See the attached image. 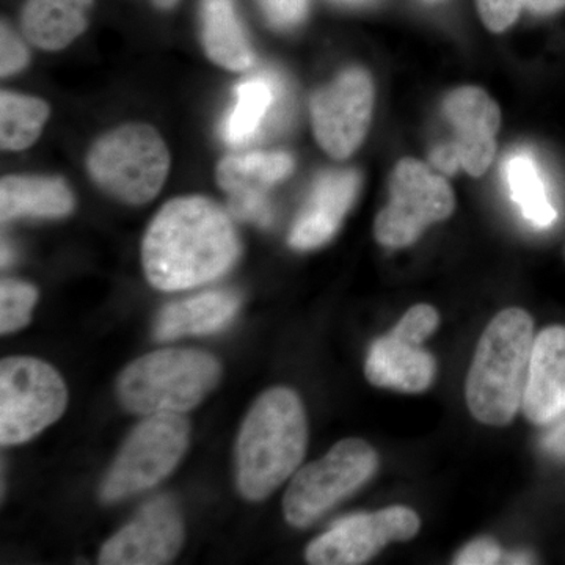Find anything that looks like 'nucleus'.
Masks as SVG:
<instances>
[{"mask_svg": "<svg viewBox=\"0 0 565 565\" xmlns=\"http://www.w3.org/2000/svg\"><path fill=\"white\" fill-rule=\"evenodd\" d=\"M241 256L228 212L204 196H180L152 218L143 244L145 275L161 291H182L217 280Z\"/></svg>", "mask_w": 565, "mask_h": 565, "instance_id": "1", "label": "nucleus"}, {"mask_svg": "<svg viewBox=\"0 0 565 565\" xmlns=\"http://www.w3.org/2000/svg\"><path fill=\"white\" fill-rule=\"evenodd\" d=\"M302 401L292 390H269L245 416L236 441V482L245 500L262 501L291 478L307 451Z\"/></svg>", "mask_w": 565, "mask_h": 565, "instance_id": "2", "label": "nucleus"}, {"mask_svg": "<svg viewBox=\"0 0 565 565\" xmlns=\"http://www.w3.org/2000/svg\"><path fill=\"white\" fill-rule=\"evenodd\" d=\"M534 340L533 318L522 308H508L489 323L467 379L468 408L478 422L505 426L522 408Z\"/></svg>", "mask_w": 565, "mask_h": 565, "instance_id": "3", "label": "nucleus"}, {"mask_svg": "<svg viewBox=\"0 0 565 565\" xmlns=\"http://www.w3.org/2000/svg\"><path fill=\"white\" fill-rule=\"evenodd\" d=\"M222 367L210 353L162 349L140 356L118 377L121 404L137 415H182L218 385Z\"/></svg>", "mask_w": 565, "mask_h": 565, "instance_id": "4", "label": "nucleus"}, {"mask_svg": "<svg viewBox=\"0 0 565 565\" xmlns=\"http://www.w3.org/2000/svg\"><path fill=\"white\" fill-rule=\"evenodd\" d=\"M93 181L128 204L151 202L170 169L166 141L141 122L120 126L95 141L87 158Z\"/></svg>", "mask_w": 565, "mask_h": 565, "instance_id": "5", "label": "nucleus"}, {"mask_svg": "<svg viewBox=\"0 0 565 565\" xmlns=\"http://www.w3.org/2000/svg\"><path fill=\"white\" fill-rule=\"evenodd\" d=\"M191 438L188 419L150 415L129 434L103 481L102 500L117 503L162 482L181 462Z\"/></svg>", "mask_w": 565, "mask_h": 565, "instance_id": "6", "label": "nucleus"}, {"mask_svg": "<svg viewBox=\"0 0 565 565\" xmlns=\"http://www.w3.org/2000/svg\"><path fill=\"white\" fill-rule=\"evenodd\" d=\"M373 446L345 438L326 456L294 475L282 500L286 520L294 527L313 525L319 516L359 490L377 470Z\"/></svg>", "mask_w": 565, "mask_h": 565, "instance_id": "7", "label": "nucleus"}, {"mask_svg": "<svg viewBox=\"0 0 565 565\" xmlns=\"http://www.w3.org/2000/svg\"><path fill=\"white\" fill-rule=\"evenodd\" d=\"M68 404L61 374L32 356L0 363V444L21 445L57 422Z\"/></svg>", "mask_w": 565, "mask_h": 565, "instance_id": "8", "label": "nucleus"}, {"mask_svg": "<svg viewBox=\"0 0 565 565\" xmlns=\"http://www.w3.org/2000/svg\"><path fill=\"white\" fill-rule=\"evenodd\" d=\"M388 189L390 202L374 223L375 239L385 247H408L427 226L446 221L456 210L449 182L418 159H401Z\"/></svg>", "mask_w": 565, "mask_h": 565, "instance_id": "9", "label": "nucleus"}, {"mask_svg": "<svg viewBox=\"0 0 565 565\" xmlns=\"http://www.w3.org/2000/svg\"><path fill=\"white\" fill-rule=\"evenodd\" d=\"M441 109L452 126V140L435 147L430 162L446 174L462 169L470 177H482L497 154L500 107L489 93L467 85L448 93Z\"/></svg>", "mask_w": 565, "mask_h": 565, "instance_id": "10", "label": "nucleus"}, {"mask_svg": "<svg viewBox=\"0 0 565 565\" xmlns=\"http://www.w3.org/2000/svg\"><path fill=\"white\" fill-rule=\"evenodd\" d=\"M374 84L366 70L349 68L311 98L316 140L327 154L343 161L362 147L374 110Z\"/></svg>", "mask_w": 565, "mask_h": 565, "instance_id": "11", "label": "nucleus"}, {"mask_svg": "<svg viewBox=\"0 0 565 565\" xmlns=\"http://www.w3.org/2000/svg\"><path fill=\"white\" fill-rule=\"evenodd\" d=\"M419 525V516L403 505L348 516L315 539L305 556L315 565L363 564L392 542L411 541Z\"/></svg>", "mask_w": 565, "mask_h": 565, "instance_id": "12", "label": "nucleus"}, {"mask_svg": "<svg viewBox=\"0 0 565 565\" xmlns=\"http://www.w3.org/2000/svg\"><path fill=\"white\" fill-rule=\"evenodd\" d=\"M182 542L184 525L180 509L170 498H156L104 544L99 564H169L180 553Z\"/></svg>", "mask_w": 565, "mask_h": 565, "instance_id": "13", "label": "nucleus"}, {"mask_svg": "<svg viewBox=\"0 0 565 565\" xmlns=\"http://www.w3.org/2000/svg\"><path fill=\"white\" fill-rule=\"evenodd\" d=\"M294 170L288 152L230 154L217 167V182L228 195L230 212L239 221L269 226L274 214L267 192Z\"/></svg>", "mask_w": 565, "mask_h": 565, "instance_id": "14", "label": "nucleus"}, {"mask_svg": "<svg viewBox=\"0 0 565 565\" xmlns=\"http://www.w3.org/2000/svg\"><path fill=\"white\" fill-rule=\"evenodd\" d=\"M360 189L356 170H329L315 182L310 199L289 234L296 250H313L329 243L351 210Z\"/></svg>", "mask_w": 565, "mask_h": 565, "instance_id": "15", "label": "nucleus"}, {"mask_svg": "<svg viewBox=\"0 0 565 565\" xmlns=\"http://www.w3.org/2000/svg\"><path fill=\"white\" fill-rule=\"evenodd\" d=\"M522 407L534 424L565 415V327H548L535 337Z\"/></svg>", "mask_w": 565, "mask_h": 565, "instance_id": "16", "label": "nucleus"}, {"mask_svg": "<svg viewBox=\"0 0 565 565\" xmlns=\"http://www.w3.org/2000/svg\"><path fill=\"white\" fill-rule=\"evenodd\" d=\"M364 373L375 386L423 393L433 384L435 362L422 344L408 343L390 332L371 345Z\"/></svg>", "mask_w": 565, "mask_h": 565, "instance_id": "17", "label": "nucleus"}, {"mask_svg": "<svg viewBox=\"0 0 565 565\" xmlns=\"http://www.w3.org/2000/svg\"><path fill=\"white\" fill-rule=\"evenodd\" d=\"M241 307V297L233 291H210L167 305L156 321L154 337L173 341L191 334L221 332Z\"/></svg>", "mask_w": 565, "mask_h": 565, "instance_id": "18", "label": "nucleus"}, {"mask_svg": "<svg viewBox=\"0 0 565 565\" xmlns=\"http://www.w3.org/2000/svg\"><path fill=\"white\" fill-rule=\"evenodd\" d=\"M236 104L223 118L221 136L230 147H245L258 139L270 115L282 103V84L277 74L259 73L236 87Z\"/></svg>", "mask_w": 565, "mask_h": 565, "instance_id": "19", "label": "nucleus"}, {"mask_svg": "<svg viewBox=\"0 0 565 565\" xmlns=\"http://www.w3.org/2000/svg\"><path fill=\"white\" fill-rule=\"evenodd\" d=\"M74 207L73 193L62 178L6 177L0 182L2 222L22 217L61 218Z\"/></svg>", "mask_w": 565, "mask_h": 565, "instance_id": "20", "label": "nucleus"}, {"mask_svg": "<svg viewBox=\"0 0 565 565\" xmlns=\"http://www.w3.org/2000/svg\"><path fill=\"white\" fill-rule=\"evenodd\" d=\"M93 0H28L21 14L25 39L46 51H61L87 29Z\"/></svg>", "mask_w": 565, "mask_h": 565, "instance_id": "21", "label": "nucleus"}, {"mask_svg": "<svg viewBox=\"0 0 565 565\" xmlns=\"http://www.w3.org/2000/svg\"><path fill=\"white\" fill-rule=\"evenodd\" d=\"M202 41L207 57L230 71H245L255 62L250 40L234 0H202Z\"/></svg>", "mask_w": 565, "mask_h": 565, "instance_id": "22", "label": "nucleus"}, {"mask_svg": "<svg viewBox=\"0 0 565 565\" xmlns=\"http://www.w3.org/2000/svg\"><path fill=\"white\" fill-rule=\"evenodd\" d=\"M50 117V106L43 99L20 93L0 95V145L3 150L20 151L31 147L43 131Z\"/></svg>", "mask_w": 565, "mask_h": 565, "instance_id": "23", "label": "nucleus"}, {"mask_svg": "<svg viewBox=\"0 0 565 565\" xmlns=\"http://www.w3.org/2000/svg\"><path fill=\"white\" fill-rule=\"evenodd\" d=\"M512 200L519 204L523 217L537 228H548L555 223L557 212L548 195L537 166L530 156L519 154L505 167Z\"/></svg>", "mask_w": 565, "mask_h": 565, "instance_id": "24", "label": "nucleus"}, {"mask_svg": "<svg viewBox=\"0 0 565 565\" xmlns=\"http://www.w3.org/2000/svg\"><path fill=\"white\" fill-rule=\"evenodd\" d=\"M476 7L486 28L501 33L511 29L523 11L555 14L565 10V0H476Z\"/></svg>", "mask_w": 565, "mask_h": 565, "instance_id": "25", "label": "nucleus"}, {"mask_svg": "<svg viewBox=\"0 0 565 565\" xmlns=\"http://www.w3.org/2000/svg\"><path fill=\"white\" fill-rule=\"evenodd\" d=\"M39 292L32 285L3 280L0 285V332L9 334L24 329L31 322Z\"/></svg>", "mask_w": 565, "mask_h": 565, "instance_id": "26", "label": "nucleus"}, {"mask_svg": "<svg viewBox=\"0 0 565 565\" xmlns=\"http://www.w3.org/2000/svg\"><path fill=\"white\" fill-rule=\"evenodd\" d=\"M438 313L430 305H415L393 329V333L408 343L423 344L437 330Z\"/></svg>", "mask_w": 565, "mask_h": 565, "instance_id": "27", "label": "nucleus"}, {"mask_svg": "<svg viewBox=\"0 0 565 565\" xmlns=\"http://www.w3.org/2000/svg\"><path fill=\"white\" fill-rule=\"evenodd\" d=\"M269 24L289 31L302 24L308 14V0H256Z\"/></svg>", "mask_w": 565, "mask_h": 565, "instance_id": "28", "label": "nucleus"}, {"mask_svg": "<svg viewBox=\"0 0 565 565\" xmlns=\"http://www.w3.org/2000/svg\"><path fill=\"white\" fill-rule=\"evenodd\" d=\"M28 63V47L13 29L3 21L0 29V74L2 77L11 76L24 70Z\"/></svg>", "mask_w": 565, "mask_h": 565, "instance_id": "29", "label": "nucleus"}, {"mask_svg": "<svg viewBox=\"0 0 565 565\" xmlns=\"http://www.w3.org/2000/svg\"><path fill=\"white\" fill-rule=\"evenodd\" d=\"M501 561L500 546L490 539H478L456 556L457 565H492Z\"/></svg>", "mask_w": 565, "mask_h": 565, "instance_id": "30", "label": "nucleus"}, {"mask_svg": "<svg viewBox=\"0 0 565 565\" xmlns=\"http://www.w3.org/2000/svg\"><path fill=\"white\" fill-rule=\"evenodd\" d=\"M542 446L550 455L565 457V415L552 427L550 433H546Z\"/></svg>", "mask_w": 565, "mask_h": 565, "instance_id": "31", "label": "nucleus"}, {"mask_svg": "<svg viewBox=\"0 0 565 565\" xmlns=\"http://www.w3.org/2000/svg\"><path fill=\"white\" fill-rule=\"evenodd\" d=\"M533 557L526 555V553H516V555H512L508 557L509 564H530L533 563Z\"/></svg>", "mask_w": 565, "mask_h": 565, "instance_id": "32", "label": "nucleus"}, {"mask_svg": "<svg viewBox=\"0 0 565 565\" xmlns=\"http://www.w3.org/2000/svg\"><path fill=\"white\" fill-rule=\"evenodd\" d=\"M11 262H13V252H11L10 244H2V266H10Z\"/></svg>", "mask_w": 565, "mask_h": 565, "instance_id": "33", "label": "nucleus"}, {"mask_svg": "<svg viewBox=\"0 0 565 565\" xmlns=\"http://www.w3.org/2000/svg\"><path fill=\"white\" fill-rule=\"evenodd\" d=\"M178 2H180V0H152L156 7L163 10L172 9Z\"/></svg>", "mask_w": 565, "mask_h": 565, "instance_id": "34", "label": "nucleus"}, {"mask_svg": "<svg viewBox=\"0 0 565 565\" xmlns=\"http://www.w3.org/2000/svg\"><path fill=\"white\" fill-rule=\"evenodd\" d=\"M337 2L348 3V6H362V3L371 2V0H337Z\"/></svg>", "mask_w": 565, "mask_h": 565, "instance_id": "35", "label": "nucleus"}]
</instances>
